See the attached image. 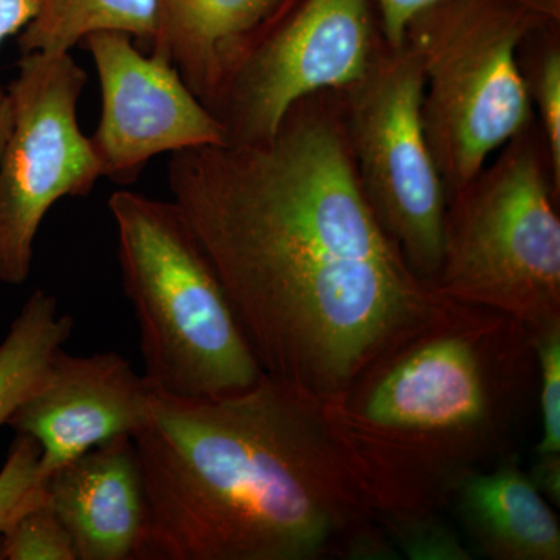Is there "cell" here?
Returning <instances> with one entry per match:
<instances>
[{
    "label": "cell",
    "instance_id": "obj_12",
    "mask_svg": "<svg viewBox=\"0 0 560 560\" xmlns=\"http://www.w3.org/2000/svg\"><path fill=\"white\" fill-rule=\"evenodd\" d=\"M47 503L77 560H142L147 497L132 438L105 442L50 474Z\"/></svg>",
    "mask_w": 560,
    "mask_h": 560
},
{
    "label": "cell",
    "instance_id": "obj_16",
    "mask_svg": "<svg viewBox=\"0 0 560 560\" xmlns=\"http://www.w3.org/2000/svg\"><path fill=\"white\" fill-rule=\"evenodd\" d=\"M72 329V316L61 313L54 294L33 291L0 342V427L38 388Z\"/></svg>",
    "mask_w": 560,
    "mask_h": 560
},
{
    "label": "cell",
    "instance_id": "obj_3",
    "mask_svg": "<svg viewBox=\"0 0 560 560\" xmlns=\"http://www.w3.org/2000/svg\"><path fill=\"white\" fill-rule=\"evenodd\" d=\"M537 385L525 324L451 301L324 405L377 514L445 512L464 478L518 453Z\"/></svg>",
    "mask_w": 560,
    "mask_h": 560
},
{
    "label": "cell",
    "instance_id": "obj_7",
    "mask_svg": "<svg viewBox=\"0 0 560 560\" xmlns=\"http://www.w3.org/2000/svg\"><path fill=\"white\" fill-rule=\"evenodd\" d=\"M341 94L361 189L412 271L434 283L447 195L423 131L418 51L382 38L366 72Z\"/></svg>",
    "mask_w": 560,
    "mask_h": 560
},
{
    "label": "cell",
    "instance_id": "obj_25",
    "mask_svg": "<svg viewBox=\"0 0 560 560\" xmlns=\"http://www.w3.org/2000/svg\"><path fill=\"white\" fill-rule=\"evenodd\" d=\"M11 128H13V105H11L9 90L0 88V160L9 142Z\"/></svg>",
    "mask_w": 560,
    "mask_h": 560
},
{
    "label": "cell",
    "instance_id": "obj_6",
    "mask_svg": "<svg viewBox=\"0 0 560 560\" xmlns=\"http://www.w3.org/2000/svg\"><path fill=\"white\" fill-rule=\"evenodd\" d=\"M559 194L534 120L447 198L436 289L530 330L560 323Z\"/></svg>",
    "mask_w": 560,
    "mask_h": 560
},
{
    "label": "cell",
    "instance_id": "obj_10",
    "mask_svg": "<svg viewBox=\"0 0 560 560\" xmlns=\"http://www.w3.org/2000/svg\"><path fill=\"white\" fill-rule=\"evenodd\" d=\"M81 43L101 83V121L90 140L105 178L127 186L160 154L226 143L220 121L168 58L143 54L120 32L91 33Z\"/></svg>",
    "mask_w": 560,
    "mask_h": 560
},
{
    "label": "cell",
    "instance_id": "obj_11",
    "mask_svg": "<svg viewBox=\"0 0 560 560\" xmlns=\"http://www.w3.org/2000/svg\"><path fill=\"white\" fill-rule=\"evenodd\" d=\"M151 397L143 375L120 353L70 355L61 348L7 425L38 442L40 469L49 478L91 448L135 436L149 419Z\"/></svg>",
    "mask_w": 560,
    "mask_h": 560
},
{
    "label": "cell",
    "instance_id": "obj_4",
    "mask_svg": "<svg viewBox=\"0 0 560 560\" xmlns=\"http://www.w3.org/2000/svg\"><path fill=\"white\" fill-rule=\"evenodd\" d=\"M108 206L151 390L176 399H219L256 385L265 372L219 272L176 202L117 190Z\"/></svg>",
    "mask_w": 560,
    "mask_h": 560
},
{
    "label": "cell",
    "instance_id": "obj_24",
    "mask_svg": "<svg viewBox=\"0 0 560 560\" xmlns=\"http://www.w3.org/2000/svg\"><path fill=\"white\" fill-rule=\"evenodd\" d=\"M36 9L38 0H0V44L24 31Z\"/></svg>",
    "mask_w": 560,
    "mask_h": 560
},
{
    "label": "cell",
    "instance_id": "obj_15",
    "mask_svg": "<svg viewBox=\"0 0 560 560\" xmlns=\"http://www.w3.org/2000/svg\"><path fill=\"white\" fill-rule=\"evenodd\" d=\"M97 32L130 35L151 54L161 32L160 0H38L18 46L21 55L66 54Z\"/></svg>",
    "mask_w": 560,
    "mask_h": 560
},
{
    "label": "cell",
    "instance_id": "obj_18",
    "mask_svg": "<svg viewBox=\"0 0 560 560\" xmlns=\"http://www.w3.org/2000/svg\"><path fill=\"white\" fill-rule=\"evenodd\" d=\"M401 558L411 560H471L475 558L460 529L442 511L377 514Z\"/></svg>",
    "mask_w": 560,
    "mask_h": 560
},
{
    "label": "cell",
    "instance_id": "obj_22",
    "mask_svg": "<svg viewBox=\"0 0 560 560\" xmlns=\"http://www.w3.org/2000/svg\"><path fill=\"white\" fill-rule=\"evenodd\" d=\"M438 0H374L383 39L389 47L404 44L408 24L419 11Z\"/></svg>",
    "mask_w": 560,
    "mask_h": 560
},
{
    "label": "cell",
    "instance_id": "obj_1",
    "mask_svg": "<svg viewBox=\"0 0 560 560\" xmlns=\"http://www.w3.org/2000/svg\"><path fill=\"white\" fill-rule=\"evenodd\" d=\"M167 178L261 370L320 400L451 302L368 202L341 90L294 103L264 142L173 153Z\"/></svg>",
    "mask_w": 560,
    "mask_h": 560
},
{
    "label": "cell",
    "instance_id": "obj_5",
    "mask_svg": "<svg viewBox=\"0 0 560 560\" xmlns=\"http://www.w3.org/2000/svg\"><path fill=\"white\" fill-rule=\"evenodd\" d=\"M560 22V0H438L408 24L423 70L422 124L452 197L536 120L523 40Z\"/></svg>",
    "mask_w": 560,
    "mask_h": 560
},
{
    "label": "cell",
    "instance_id": "obj_14",
    "mask_svg": "<svg viewBox=\"0 0 560 560\" xmlns=\"http://www.w3.org/2000/svg\"><path fill=\"white\" fill-rule=\"evenodd\" d=\"M290 0H160L151 54L168 58L200 101Z\"/></svg>",
    "mask_w": 560,
    "mask_h": 560
},
{
    "label": "cell",
    "instance_id": "obj_21",
    "mask_svg": "<svg viewBox=\"0 0 560 560\" xmlns=\"http://www.w3.org/2000/svg\"><path fill=\"white\" fill-rule=\"evenodd\" d=\"M530 330V329H529ZM537 360L541 436L536 455L560 453V323L530 330Z\"/></svg>",
    "mask_w": 560,
    "mask_h": 560
},
{
    "label": "cell",
    "instance_id": "obj_9",
    "mask_svg": "<svg viewBox=\"0 0 560 560\" xmlns=\"http://www.w3.org/2000/svg\"><path fill=\"white\" fill-rule=\"evenodd\" d=\"M10 84L13 128L0 160V283L22 285L51 206L83 197L103 176L77 105L88 73L66 54L21 55Z\"/></svg>",
    "mask_w": 560,
    "mask_h": 560
},
{
    "label": "cell",
    "instance_id": "obj_8",
    "mask_svg": "<svg viewBox=\"0 0 560 560\" xmlns=\"http://www.w3.org/2000/svg\"><path fill=\"white\" fill-rule=\"evenodd\" d=\"M382 38L374 0H290L201 103L226 143L264 142L301 98L355 83Z\"/></svg>",
    "mask_w": 560,
    "mask_h": 560
},
{
    "label": "cell",
    "instance_id": "obj_2",
    "mask_svg": "<svg viewBox=\"0 0 560 560\" xmlns=\"http://www.w3.org/2000/svg\"><path fill=\"white\" fill-rule=\"evenodd\" d=\"M132 441L142 560L346 559L378 522L324 400L268 374L219 399L153 393Z\"/></svg>",
    "mask_w": 560,
    "mask_h": 560
},
{
    "label": "cell",
    "instance_id": "obj_19",
    "mask_svg": "<svg viewBox=\"0 0 560 560\" xmlns=\"http://www.w3.org/2000/svg\"><path fill=\"white\" fill-rule=\"evenodd\" d=\"M47 500V477L40 469L38 442L16 433L0 469V534Z\"/></svg>",
    "mask_w": 560,
    "mask_h": 560
},
{
    "label": "cell",
    "instance_id": "obj_23",
    "mask_svg": "<svg viewBox=\"0 0 560 560\" xmlns=\"http://www.w3.org/2000/svg\"><path fill=\"white\" fill-rule=\"evenodd\" d=\"M526 474L548 503L560 506V453L537 455L536 463Z\"/></svg>",
    "mask_w": 560,
    "mask_h": 560
},
{
    "label": "cell",
    "instance_id": "obj_13",
    "mask_svg": "<svg viewBox=\"0 0 560 560\" xmlns=\"http://www.w3.org/2000/svg\"><path fill=\"white\" fill-rule=\"evenodd\" d=\"M470 550L492 560H559L560 526L551 504L512 453L475 471L448 501Z\"/></svg>",
    "mask_w": 560,
    "mask_h": 560
},
{
    "label": "cell",
    "instance_id": "obj_20",
    "mask_svg": "<svg viewBox=\"0 0 560 560\" xmlns=\"http://www.w3.org/2000/svg\"><path fill=\"white\" fill-rule=\"evenodd\" d=\"M0 560H77L72 540L47 500L0 534Z\"/></svg>",
    "mask_w": 560,
    "mask_h": 560
},
{
    "label": "cell",
    "instance_id": "obj_17",
    "mask_svg": "<svg viewBox=\"0 0 560 560\" xmlns=\"http://www.w3.org/2000/svg\"><path fill=\"white\" fill-rule=\"evenodd\" d=\"M518 65L560 186V22L523 40Z\"/></svg>",
    "mask_w": 560,
    "mask_h": 560
}]
</instances>
